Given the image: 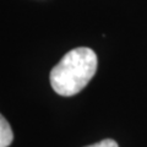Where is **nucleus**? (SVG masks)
Instances as JSON below:
<instances>
[{"instance_id":"obj_1","label":"nucleus","mask_w":147,"mask_h":147,"mask_svg":"<svg viewBox=\"0 0 147 147\" xmlns=\"http://www.w3.org/2000/svg\"><path fill=\"white\" fill-rule=\"evenodd\" d=\"M97 55L91 48L67 52L50 71V85L58 94L70 97L81 92L97 71Z\"/></svg>"},{"instance_id":"obj_2","label":"nucleus","mask_w":147,"mask_h":147,"mask_svg":"<svg viewBox=\"0 0 147 147\" xmlns=\"http://www.w3.org/2000/svg\"><path fill=\"white\" fill-rule=\"evenodd\" d=\"M13 140V132L10 124L0 114V147H9Z\"/></svg>"},{"instance_id":"obj_3","label":"nucleus","mask_w":147,"mask_h":147,"mask_svg":"<svg viewBox=\"0 0 147 147\" xmlns=\"http://www.w3.org/2000/svg\"><path fill=\"white\" fill-rule=\"evenodd\" d=\"M85 147H119L117 141H114L112 139H105L97 142V144H93V145H90V146H85Z\"/></svg>"}]
</instances>
